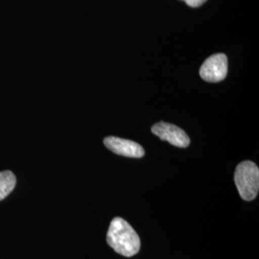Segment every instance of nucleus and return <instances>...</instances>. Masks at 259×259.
Wrapping results in <instances>:
<instances>
[{
  "mask_svg": "<svg viewBox=\"0 0 259 259\" xmlns=\"http://www.w3.org/2000/svg\"><path fill=\"white\" fill-rule=\"evenodd\" d=\"M108 245L126 257L136 255L140 250V238L129 223L123 218L112 219L107 233Z\"/></svg>",
  "mask_w": 259,
  "mask_h": 259,
  "instance_id": "1",
  "label": "nucleus"
},
{
  "mask_svg": "<svg viewBox=\"0 0 259 259\" xmlns=\"http://www.w3.org/2000/svg\"><path fill=\"white\" fill-rule=\"evenodd\" d=\"M234 183L243 200H254L258 194L259 190V169L257 165L250 160L239 163L234 173Z\"/></svg>",
  "mask_w": 259,
  "mask_h": 259,
  "instance_id": "2",
  "label": "nucleus"
},
{
  "mask_svg": "<svg viewBox=\"0 0 259 259\" xmlns=\"http://www.w3.org/2000/svg\"><path fill=\"white\" fill-rule=\"evenodd\" d=\"M228 74V58L223 53L210 56L200 68V76L205 82L218 83Z\"/></svg>",
  "mask_w": 259,
  "mask_h": 259,
  "instance_id": "3",
  "label": "nucleus"
},
{
  "mask_svg": "<svg viewBox=\"0 0 259 259\" xmlns=\"http://www.w3.org/2000/svg\"><path fill=\"white\" fill-rule=\"evenodd\" d=\"M152 133L161 140L180 148H186L190 144V139L185 131L170 123L158 122L152 127Z\"/></svg>",
  "mask_w": 259,
  "mask_h": 259,
  "instance_id": "4",
  "label": "nucleus"
},
{
  "mask_svg": "<svg viewBox=\"0 0 259 259\" xmlns=\"http://www.w3.org/2000/svg\"><path fill=\"white\" fill-rule=\"evenodd\" d=\"M104 144L114 154L123 157L139 158L145 155V151L140 144L128 139L108 137L104 139Z\"/></svg>",
  "mask_w": 259,
  "mask_h": 259,
  "instance_id": "5",
  "label": "nucleus"
},
{
  "mask_svg": "<svg viewBox=\"0 0 259 259\" xmlns=\"http://www.w3.org/2000/svg\"><path fill=\"white\" fill-rule=\"evenodd\" d=\"M17 178L11 171L0 172V201L4 200L14 190Z\"/></svg>",
  "mask_w": 259,
  "mask_h": 259,
  "instance_id": "6",
  "label": "nucleus"
},
{
  "mask_svg": "<svg viewBox=\"0 0 259 259\" xmlns=\"http://www.w3.org/2000/svg\"><path fill=\"white\" fill-rule=\"evenodd\" d=\"M184 1H185V3H186L189 7L197 8V7L202 6L206 0H184Z\"/></svg>",
  "mask_w": 259,
  "mask_h": 259,
  "instance_id": "7",
  "label": "nucleus"
}]
</instances>
